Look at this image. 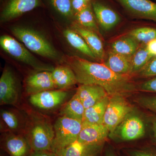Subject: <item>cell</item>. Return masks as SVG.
Returning a JSON list of instances; mask_svg holds the SVG:
<instances>
[{
  "label": "cell",
  "mask_w": 156,
  "mask_h": 156,
  "mask_svg": "<svg viewBox=\"0 0 156 156\" xmlns=\"http://www.w3.org/2000/svg\"><path fill=\"white\" fill-rule=\"evenodd\" d=\"M68 65L75 74L77 83L81 85H96L105 89L109 96L127 97L134 93L136 87L128 76L116 73L105 64L93 62L73 56Z\"/></svg>",
  "instance_id": "1"
},
{
  "label": "cell",
  "mask_w": 156,
  "mask_h": 156,
  "mask_svg": "<svg viewBox=\"0 0 156 156\" xmlns=\"http://www.w3.org/2000/svg\"><path fill=\"white\" fill-rule=\"evenodd\" d=\"M23 133L33 151H52L54 128L46 117L37 113L29 115Z\"/></svg>",
  "instance_id": "2"
},
{
  "label": "cell",
  "mask_w": 156,
  "mask_h": 156,
  "mask_svg": "<svg viewBox=\"0 0 156 156\" xmlns=\"http://www.w3.org/2000/svg\"><path fill=\"white\" fill-rule=\"evenodd\" d=\"M11 31L14 36L33 53L50 59H58L57 51L46 37L38 32L20 27H13Z\"/></svg>",
  "instance_id": "3"
},
{
  "label": "cell",
  "mask_w": 156,
  "mask_h": 156,
  "mask_svg": "<svg viewBox=\"0 0 156 156\" xmlns=\"http://www.w3.org/2000/svg\"><path fill=\"white\" fill-rule=\"evenodd\" d=\"M82 122L64 116L58 117L53 125L54 137L52 151H56L78 140Z\"/></svg>",
  "instance_id": "4"
},
{
  "label": "cell",
  "mask_w": 156,
  "mask_h": 156,
  "mask_svg": "<svg viewBox=\"0 0 156 156\" xmlns=\"http://www.w3.org/2000/svg\"><path fill=\"white\" fill-rule=\"evenodd\" d=\"M133 110V107L125 96H110L103 122V125L108 129L109 134Z\"/></svg>",
  "instance_id": "5"
},
{
  "label": "cell",
  "mask_w": 156,
  "mask_h": 156,
  "mask_svg": "<svg viewBox=\"0 0 156 156\" xmlns=\"http://www.w3.org/2000/svg\"><path fill=\"white\" fill-rule=\"evenodd\" d=\"M0 45L6 53L13 58L30 66L34 69L51 72L54 69L40 63L25 47L10 36L5 35L1 36Z\"/></svg>",
  "instance_id": "6"
},
{
  "label": "cell",
  "mask_w": 156,
  "mask_h": 156,
  "mask_svg": "<svg viewBox=\"0 0 156 156\" xmlns=\"http://www.w3.org/2000/svg\"><path fill=\"white\" fill-rule=\"evenodd\" d=\"M145 134V126L140 117L132 112L129 114L109 135L122 141L139 139Z\"/></svg>",
  "instance_id": "7"
},
{
  "label": "cell",
  "mask_w": 156,
  "mask_h": 156,
  "mask_svg": "<svg viewBox=\"0 0 156 156\" xmlns=\"http://www.w3.org/2000/svg\"><path fill=\"white\" fill-rule=\"evenodd\" d=\"M3 5L1 17L10 21L38 8L44 7L42 0H1Z\"/></svg>",
  "instance_id": "8"
},
{
  "label": "cell",
  "mask_w": 156,
  "mask_h": 156,
  "mask_svg": "<svg viewBox=\"0 0 156 156\" xmlns=\"http://www.w3.org/2000/svg\"><path fill=\"white\" fill-rule=\"evenodd\" d=\"M115 1L132 17L156 22V3L151 0Z\"/></svg>",
  "instance_id": "9"
},
{
  "label": "cell",
  "mask_w": 156,
  "mask_h": 156,
  "mask_svg": "<svg viewBox=\"0 0 156 156\" xmlns=\"http://www.w3.org/2000/svg\"><path fill=\"white\" fill-rule=\"evenodd\" d=\"M19 100L16 78L12 71L6 68L0 79V104L1 105H15Z\"/></svg>",
  "instance_id": "10"
},
{
  "label": "cell",
  "mask_w": 156,
  "mask_h": 156,
  "mask_svg": "<svg viewBox=\"0 0 156 156\" xmlns=\"http://www.w3.org/2000/svg\"><path fill=\"white\" fill-rule=\"evenodd\" d=\"M68 93L63 90H50L30 95L29 101L32 105L39 109L51 110L64 102Z\"/></svg>",
  "instance_id": "11"
},
{
  "label": "cell",
  "mask_w": 156,
  "mask_h": 156,
  "mask_svg": "<svg viewBox=\"0 0 156 156\" xmlns=\"http://www.w3.org/2000/svg\"><path fill=\"white\" fill-rule=\"evenodd\" d=\"M109 132L105 125L82 122L78 140L86 146H96L106 139Z\"/></svg>",
  "instance_id": "12"
},
{
  "label": "cell",
  "mask_w": 156,
  "mask_h": 156,
  "mask_svg": "<svg viewBox=\"0 0 156 156\" xmlns=\"http://www.w3.org/2000/svg\"><path fill=\"white\" fill-rule=\"evenodd\" d=\"M91 4L96 20L104 30H110L121 21L118 12L102 1L92 0Z\"/></svg>",
  "instance_id": "13"
},
{
  "label": "cell",
  "mask_w": 156,
  "mask_h": 156,
  "mask_svg": "<svg viewBox=\"0 0 156 156\" xmlns=\"http://www.w3.org/2000/svg\"><path fill=\"white\" fill-rule=\"evenodd\" d=\"M25 84L26 92L30 95L56 88L52 73L49 71H40L30 75Z\"/></svg>",
  "instance_id": "14"
},
{
  "label": "cell",
  "mask_w": 156,
  "mask_h": 156,
  "mask_svg": "<svg viewBox=\"0 0 156 156\" xmlns=\"http://www.w3.org/2000/svg\"><path fill=\"white\" fill-rule=\"evenodd\" d=\"M3 139V146L10 156H28L32 150L24 135L5 132Z\"/></svg>",
  "instance_id": "15"
},
{
  "label": "cell",
  "mask_w": 156,
  "mask_h": 156,
  "mask_svg": "<svg viewBox=\"0 0 156 156\" xmlns=\"http://www.w3.org/2000/svg\"><path fill=\"white\" fill-rule=\"evenodd\" d=\"M75 94L80 99L86 109L109 96L105 89L96 85H81Z\"/></svg>",
  "instance_id": "16"
},
{
  "label": "cell",
  "mask_w": 156,
  "mask_h": 156,
  "mask_svg": "<svg viewBox=\"0 0 156 156\" xmlns=\"http://www.w3.org/2000/svg\"><path fill=\"white\" fill-rule=\"evenodd\" d=\"M73 29L74 30L84 39L96 58L103 60L105 55L103 45L97 34L92 30L77 24L74 26Z\"/></svg>",
  "instance_id": "17"
},
{
  "label": "cell",
  "mask_w": 156,
  "mask_h": 156,
  "mask_svg": "<svg viewBox=\"0 0 156 156\" xmlns=\"http://www.w3.org/2000/svg\"><path fill=\"white\" fill-rule=\"evenodd\" d=\"M51 73L56 88L60 90L67 89L77 83L74 73L68 66H58Z\"/></svg>",
  "instance_id": "18"
},
{
  "label": "cell",
  "mask_w": 156,
  "mask_h": 156,
  "mask_svg": "<svg viewBox=\"0 0 156 156\" xmlns=\"http://www.w3.org/2000/svg\"><path fill=\"white\" fill-rule=\"evenodd\" d=\"M131 58L111 50L109 52L106 63L105 64L116 73L128 76L131 74Z\"/></svg>",
  "instance_id": "19"
},
{
  "label": "cell",
  "mask_w": 156,
  "mask_h": 156,
  "mask_svg": "<svg viewBox=\"0 0 156 156\" xmlns=\"http://www.w3.org/2000/svg\"><path fill=\"white\" fill-rule=\"evenodd\" d=\"M1 118L2 130L5 132L20 134V130L24 131L26 121L23 122L15 112L9 110H1Z\"/></svg>",
  "instance_id": "20"
},
{
  "label": "cell",
  "mask_w": 156,
  "mask_h": 156,
  "mask_svg": "<svg viewBox=\"0 0 156 156\" xmlns=\"http://www.w3.org/2000/svg\"><path fill=\"white\" fill-rule=\"evenodd\" d=\"M109 98V96H106L93 106L86 109L82 122L92 124H103L104 117Z\"/></svg>",
  "instance_id": "21"
},
{
  "label": "cell",
  "mask_w": 156,
  "mask_h": 156,
  "mask_svg": "<svg viewBox=\"0 0 156 156\" xmlns=\"http://www.w3.org/2000/svg\"><path fill=\"white\" fill-rule=\"evenodd\" d=\"M86 108L80 99L75 94L60 111V116L83 121Z\"/></svg>",
  "instance_id": "22"
},
{
  "label": "cell",
  "mask_w": 156,
  "mask_h": 156,
  "mask_svg": "<svg viewBox=\"0 0 156 156\" xmlns=\"http://www.w3.org/2000/svg\"><path fill=\"white\" fill-rule=\"evenodd\" d=\"M63 35L68 43L73 48L92 59H96L94 53L89 48L84 39L76 32L72 30H65Z\"/></svg>",
  "instance_id": "23"
},
{
  "label": "cell",
  "mask_w": 156,
  "mask_h": 156,
  "mask_svg": "<svg viewBox=\"0 0 156 156\" xmlns=\"http://www.w3.org/2000/svg\"><path fill=\"white\" fill-rule=\"evenodd\" d=\"M138 42L131 37H124L115 41L112 44V50L129 58H132L138 49Z\"/></svg>",
  "instance_id": "24"
},
{
  "label": "cell",
  "mask_w": 156,
  "mask_h": 156,
  "mask_svg": "<svg viewBox=\"0 0 156 156\" xmlns=\"http://www.w3.org/2000/svg\"><path fill=\"white\" fill-rule=\"evenodd\" d=\"M44 1L53 12L65 18H71L75 16L72 0H42Z\"/></svg>",
  "instance_id": "25"
},
{
  "label": "cell",
  "mask_w": 156,
  "mask_h": 156,
  "mask_svg": "<svg viewBox=\"0 0 156 156\" xmlns=\"http://www.w3.org/2000/svg\"><path fill=\"white\" fill-rule=\"evenodd\" d=\"M76 20L83 27L92 30L98 31L96 22V17L90 2L88 6L80 12L75 15Z\"/></svg>",
  "instance_id": "26"
},
{
  "label": "cell",
  "mask_w": 156,
  "mask_h": 156,
  "mask_svg": "<svg viewBox=\"0 0 156 156\" xmlns=\"http://www.w3.org/2000/svg\"><path fill=\"white\" fill-rule=\"evenodd\" d=\"M153 57L147 49L146 46L137 49L131 58V74L139 73Z\"/></svg>",
  "instance_id": "27"
},
{
  "label": "cell",
  "mask_w": 156,
  "mask_h": 156,
  "mask_svg": "<svg viewBox=\"0 0 156 156\" xmlns=\"http://www.w3.org/2000/svg\"><path fill=\"white\" fill-rule=\"evenodd\" d=\"M129 36L135 39L137 42L147 44L156 38V29L148 27L135 29L130 32Z\"/></svg>",
  "instance_id": "28"
},
{
  "label": "cell",
  "mask_w": 156,
  "mask_h": 156,
  "mask_svg": "<svg viewBox=\"0 0 156 156\" xmlns=\"http://www.w3.org/2000/svg\"><path fill=\"white\" fill-rule=\"evenodd\" d=\"M86 146L77 140L55 152L56 156H83Z\"/></svg>",
  "instance_id": "29"
},
{
  "label": "cell",
  "mask_w": 156,
  "mask_h": 156,
  "mask_svg": "<svg viewBox=\"0 0 156 156\" xmlns=\"http://www.w3.org/2000/svg\"><path fill=\"white\" fill-rule=\"evenodd\" d=\"M135 101L140 106L156 113V96H141Z\"/></svg>",
  "instance_id": "30"
},
{
  "label": "cell",
  "mask_w": 156,
  "mask_h": 156,
  "mask_svg": "<svg viewBox=\"0 0 156 156\" xmlns=\"http://www.w3.org/2000/svg\"><path fill=\"white\" fill-rule=\"evenodd\" d=\"M139 73L140 75L144 77L156 76V56L153 57Z\"/></svg>",
  "instance_id": "31"
},
{
  "label": "cell",
  "mask_w": 156,
  "mask_h": 156,
  "mask_svg": "<svg viewBox=\"0 0 156 156\" xmlns=\"http://www.w3.org/2000/svg\"><path fill=\"white\" fill-rule=\"evenodd\" d=\"M140 89L144 92L156 93V77L143 83L140 87Z\"/></svg>",
  "instance_id": "32"
},
{
  "label": "cell",
  "mask_w": 156,
  "mask_h": 156,
  "mask_svg": "<svg viewBox=\"0 0 156 156\" xmlns=\"http://www.w3.org/2000/svg\"><path fill=\"white\" fill-rule=\"evenodd\" d=\"M91 2L85 0H72V5L75 15L86 8Z\"/></svg>",
  "instance_id": "33"
},
{
  "label": "cell",
  "mask_w": 156,
  "mask_h": 156,
  "mask_svg": "<svg viewBox=\"0 0 156 156\" xmlns=\"http://www.w3.org/2000/svg\"><path fill=\"white\" fill-rule=\"evenodd\" d=\"M131 156H156V154L153 152L142 150H134L129 152Z\"/></svg>",
  "instance_id": "34"
},
{
  "label": "cell",
  "mask_w": 156,
  "mask_h": 156,
  "mask_svg": "<svg viewBox=\"0 0 156 156\" xmlns=\"http://www.w3.org/2000/svg\"><path fill=\"white\" fill-rule=\"evenodd\" d=\"M148 52L153 56H156V38L148 42L146 45Z\"/></svg>",
  "instance_id": "35"
},
{
  "label": "cell",
  "mask_w": 156,
  "mask_h": 156,
  "mask_svg": "<svg viewBox=\"0 0 156 156\" xmlns=\"http://www.w3.org/2000/svg\"><path fill=\"white\" fill-rule=\"evenodd\" d=\"M92 146H86L83 156H95L92 151Z\"/></svg>",
  "instance_id": "36"
},
{
  "label": "cell",
  "mask_w": 156,
  "mask_h": 156,
  "mask_svg": "<svg viewBox=\"0 0 156 156\" xmlns=\"http://www.w3.org/2000/svg\"><path fill=\"white\" fill-rule=\"evenodd\" d=\"M40 156H56V154L52 151H48L41 152Z\"/></svg>",
  "instance_id": "37"
},
{
  "label": "cell",
  "mask_w": 156,
  "mask_h": 156,
  "mask_svg": "<svg viewBox=\"0 0 156 156\" xmlns=\"http://www.w3.org/2000/svg\"><path fill=\"white\" fill-rule=\"evenodd\" d=\"M152 129L154 136L156 141V117L154 118L152 120Z\"/></svg>",
  "instance_id": "38"
},
{
  "label": "cell",
  "mask_w": 156,
  "mask_h": 156,
  "mask_svg": "<svg viewBox=\"0 0 156 156\" xmlns=\"http://www.w3.org/2000/svg\"><path fill=\"white\" fill-rule=\"evenodd\" d=\"M105 156H116L112 150H107L105 152Z\"/></svg>",
  "instance_id": "39"
},
{
  "label": "cell",
  "mask_w": 156,
  "mask_h": 156,
  "mask_svg": "<svg viewBox=\"0 0 156 156\" xmlns=\"http://www.w3.org/2000/svg\"><path fill=\"white\" fill-rule=\"evenodd\" d=\"M41 152L33 151L30 156H40Z\"/></svg>",
  "instance_id": "40"
},
{
  "label": "cell",
  "mask_w": 156,
  "mask_h": 156,
  "mask_svg": "<svg viewBox=\"0 0 156 156\" xmlns=\"http://www.w3.org/2000/svg\"><path fill=\"white\" fill-rule=\"evenodd\" d=\"M85 1H87L88 2H91L92 0H85Z\"/></svg>",
  "instance_id": "41"
},
{
  "label": "cell",
  "mask_w": 156,
  "mask_h": 156,
  "mask_svg": "<svg viewBox=\"0 0 156 156\" xmlns=\"http://www.w3.org/2000/svg\"><path fill=\"white\" fill-rule=\"evenodd\" d=\"M154 1H156V0H154Z\"/></svg>",
  "instance_id": "42"
}]
</instances>
